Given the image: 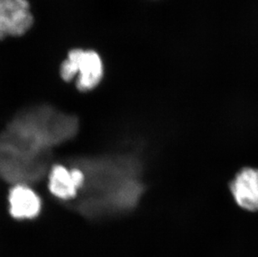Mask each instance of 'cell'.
<instances>
[{"instance_id":"1","label":"cell","mask_w":258,"mask_h":257,"mask_svg":"<svg viewBox=\"0 0 258 257\" xmlns=\"http://www.w3.org/2000/svg\"><path fill=\"white\" fill-rule=\"evenodd\" d=\"M78 120L50 107L20 113L0 134V176L15 184L41 180L52 149L76 136Z\"/></svg>"},{"instance_id":"4","label":"cell","mask_w":258,"mask_h":257,"mask_svg":"<svg viewBox=\"0 0 258 257\" xmlns=\"http://www.w3.org/2000/svg\"><path fill=\"white\" fill-rule=\"evenodd\" d=\"M32 24L33 16L26 0H0V40L23 35Z\"/></svg>"},{"instance_id":"7","label":"cell","mask_w":258,"mask_h":257,"mask_svg":"<svg viewBox=\"0 0 258 257\" xmlns=\"http://www.w3.org/2000/svg\"><path fill=\"white\" fill-rule=\"evenodd\" d=\"M9 202L10 214L19 220L34 218L41 206L39 197L26 184H15L10 190Z\"/></svg>"},{"instance_id":"2","label":"cell","mask_w":258,"mask_h":257,"mask_svg":"<svg viewBox=\"0 0 258 257\" xmlns=\"http://www.w3.org/2000/svg\"><path fill=\"white\" fill-rule=\"evenodd\" d=\"M86 181L79 197V210L100 216L133 208L143 191L138 163L132 158L104 157L81 164ZM79 192V194H80Z\"/></svg>"},{"instance_id":"5","label":"cell","mask_w":258,"mask_h":257,"mask_svg":"<svg viewBox=\"0 0 258 257\" xmlns=\"http://www.w3.org/2000/svg\"><path fill=\"white\" fill-rule=\"evenodd\" d=\"M85 181V174L79 167L70 170L63 165H55L49 172V190L54 197L63 201L77 197Z\"/></svg>"},{"instance_id":"6","label":"cell","mask_w":258,"mask_h":257,"mask_svg":"<svg viewBox=\"0 0 258 257\" xmlns=\"http://www.w3.org/2000/svg\"><path fill=\"white\" fill-rule=\"evenodd\" d=\"M231 193L241 208L258 211V170L246 168L235 176L231 183Z\"/></svg>"},{"instance_id":"3","label":"cell","mask_w":258,"mask_h":257,"mask_svg":"<svg viewBox=\"0 0 258 257\" xmlns=\"http://www.w3.org/2000/svg\"><path fill=\"white\" fill-rule=\"evenodd\" d=\"M60 76L66 81H71L77 76L76 85L79 90H93L102 79V61L95 51L74 49L62 63Z\"/></svg>"}]
</instances>
